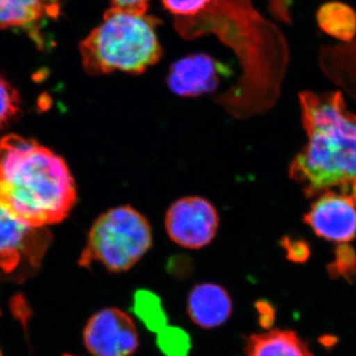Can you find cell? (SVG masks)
<instances>
[{
	"instance_id": "cell-1",
	"label": "cell",
	"mask_w": 356,
	"mask_h": 356,
	"mask_svg": "<svg viewBox=\"0 0 356 356\" xmlns=\"http://www.w3.org/2000/svg\"><path fill=\"white\" fill-rule=\"evenodd\" d=\"M77 199L65 159L36 140L0 138V205L34 228L64 221Z\"/></svg>"
},
{
	"instance_id": "cell-2",
	"label": "cell",
	"mask_w": 356,
	"mask_h": 356,
	"mask_svg": "<svg viewBox=\"0 0 356 356\" xmlns=\"http://www.w3.org/2000/svg\"><path fill=\"white\" fill-rule=\"evenodd\" d=\"M306 146L290 166V177L309 197L356 178V114L341 92L299 95Z\"/></svg>"
},
{
	"instance_id": "cell-3",
	"label": "cell",
	"mask_w": 356,
	"mask_h": 356,
	"mask_svg": "<svg viewBox=\"0 0 356 356\" xmlns=\"http://www.w3.org/2000/svg\"><path fill=\"white\" fill-rule=\"evenodd\" d=\"M159 25L154 16L111 7L79 44L84 70L91 76L142 74L163 57Z\"/></svg>"
},
{
	"instance_id": "cell-4",
	"label": "cell",
	"mask_w": 356,
	"mask_h": 356,
	"mask_svg": "<svg viewBox=\"0 0 356 356\" xmlns=\"http://www.w3.org/2000/svg\"><path fill=\"white\" fill-rule=\"evenodd\" d=\"M153 245L151 224L130 205L103 213L89 231L79 266L98 264L110 273H125L138 264Z\"/></svg>"
},
{
	"instance_id": "cell-5",
	"label": "cell",
	"mask_w": 356,
	"mask_h": 356,
	"mask_svg": "<svg viewBox=\"0 0 356 356\" xmlns=\"http://www.w3.org/2000/svg\"><path fill=\"white\" fill-rule=\"evenodd\" d=\"M216 207L200 196H187L172 204L165 214V229L173 243L189 250L210 245L217 235Z\"/></svg>"
},
{
	"instance_id": "cell-6",
	"label": "cell",
	"mask_w": 356,
	"mask_h": 356,
	"mask_svg": "<svg viewBox=\"0 0 356 356\" xmlns=\"http://www.w3.org/2000/svg\"><path fill=\"white\" fill-rule=\"evenodd\" d=\"M51 240L46 228H34L0 205V270L13 274L24 266L38 268Z\"/></svg>"
},
{
	"instance_id": "cell-7",
	"label": "cell",
	"mask_w": 356,
	"mask_h": 356,
	"mask_svg": "<svg viewBox=\"0 0 356 356\" xmlns=\"http://www.w3.org/2000/svg\"><path fill=\"white\" fill-rule=\"evenodd\" d=\"M83 341L95 356H131L139 348L135 323L125 312L116 308L103 309L89 318Z\"/></svg>"
},
{
	"instance_id": "cell-8",
	"label": "cell",
	"mask_w": 356,
	"mask_h": 356,
	"mask_svg": "<svg viewBox=\"0 0 356 356\" xmlns=\"http://www.w3.org/2000/svg\"><path fill=\"white\" fill-rule=\"evenodd\" d=\"M229 74L228 65L208 54L195 53L179 58L170 65L166 84L175 95L198 97L216 90L222 77Z\"/></svg>"
},
{
	"instance_id": "cell-9",
	"label": "cell",
	"mask_w": 356,
	"mask_h": 356,
	"mask_svg": "<svg viewBox=\"0 0 356 356\" xmlns=\"http://www.w3.org/2000/svg\"><path fill=\"white\" fill-rule=\"evenodd\" d=\"M304 222L325 240L341 243L356 236V207L350 196L325 192L312 205Z\"/></svg>"
},
{
	"instance_id": "cell-10",
	"label": "cell",
	"mask_w": 356,
	"mask_h": 356,
	"mask_svg": "<svg viewBox=\"0 0 356 356\" xmlns=\"http://www.w3.org/2000/svg\"><path fill=\"white\" fill-rule=\"evenodd\" d=\"M233 310L226 289L214 283H203L191 290L187 301L189 317L199 327L214 329L226 323Z\"/></svg>"
},
{
	"instance_id": "cell-11",
	"label": "cell",
	"mask_w": 356,
	"mask_h": 356,
	"mask_svg": "<svg viewBox=\"0 0 356 356\" xmlns=\"http://www.w3.org/2000/svg\"><path fill=\"white\" fill-rule=\"evenodd\" d=\"M58 9V0H0V29L22 28L41 44L39 25Z\"/></svg>"
},
{
	"instance_id": "cell-12",
	"label": "cell",
	"mask_w": 356,
	"mask_h": 356,
	"mask_svg": "<svg viewBox=\"0 0 356 356\" xmlns=\"http://www.w3.org/2000/svg\"><path fill=\"white\" fill-rule=\"evenodd\" d=\"M318 64L325 76L356 99V36L343 44L324 47Z\"/></svg>"
},
{
	"instance_id": "cell-13",
	"label": "cell",
	"mask_w": 356,
	"mask_h": 356,
	"mask_svg": "<svg viewBox=\"0 0 356 356\" xmlns=\"http://www.w3.org/2000/svg\"><path fill=\"white\" fill-rule=\"evenodd\" d=\"M245 356H313V353L296 332L271 330L248 339Z\"/></svg>"
},
{
	"instance_id": "cell-14",
	"label": "cell",
	"mask_w": 356,
	"mask_h": 356,
	"mask_svg": "<svg viewBox=\"0 0 356 356\" xmlns=\"http://www.w3.org/2000/svg\"><path fill=\"white\" fill-rule=\"evenodd\" d=\"M317 23L325 34L350 42L356 36V13L348 4L339 1L325 2L317 11Z\"/></svg>"
},
{
	"instance_id": "cell-15",
	"label": "cell",
	"mask_w": 356,
	"mask_h": 356,
	"mask_svg": "<svg viewBox=\"0 0 356 356\" xmlns=\"http://www.w3.org/2000/svg\"><path fill=\"white\" fill-rule=\"evenodd\" d=\"M134 314L149 331L161 332L168 325V317L158 295L147 290H140L134 295Z\"/></svg>"
},
{
	"instance_id": "cell-16",
	"label": "cell",
	"mask_w": 356,
	"mask_h": 356,
	"mask_svg": "<svg viewBox=\"0 0 356 356\" xmlns=\"http://www.w3.org/2000/svg\"><path fill=\"white\" fill-rule=\"evenodd\" d=\"M159 350L165 356H188L191 348V337L177 327H168L158 332Z\"/></svg>"
},
{
	"instance_id": "cell-17",
	"label": "cell",
	"mask_w": 356,
	"mask_h": 356,
	"mask_svg": "<svg viewBox=\"0 0 356 356\" xmlns=\"http://www.w3.org/2000/svg\"><path fill=\"white\" fill-rule=\"evenodd\" d=\"M21 113V98L17 89L0 76V131Z\"/></svg>"
},
{
	"instance_id": "cell-18",
	"label": "cell",
	"mask_w": 356,
	"mask_h": 356,
	"mask_svg": "<svg viewBox=\"0 0 356 356\" xmlns=\"http://www.w3.org/2000/svg\"><path fill=\"white\" fill-rule=\"evenodd\" d=\"M332 277L346 278L350 281L356 273V252L348 243H341L334 248V261L327 266Z\"/></svg>"
},
{
	"instance_id": "cell-19",
	"label": "cell",
	"mask_w": 356,
	"mask_h": 356,
	"mask_svg": "<svg viewBox=\"0 0 356 356\" xmlns=\"http://www.w3.org/2000/svg\"><path fill=\"white\" fill-rule=\"evenodd\" d=\"M166 10L178 17H194L202 14L212 0H161Z\"/></svg>"
},
{
	"instance_id": "cell-20",
	"label": "cell",
	"mask_w": 356,
	"mask_h": 356,
	"mask_svg": "<svg viewBox=\"0 0 356 356\" xmlns=\"http://www.w3.org/2000/svg\"><path fill=\"white\" fill-rule=\"evenodd\" d=\"M280 245L286 252L287 259L290 261L302 264L310 259V245L304 240H292L288 236H284L281 240Z\"/></svg>"
},
{
	"instance_id": "cell-21",
	"label": "cell",
	"mask_w": 356,
	"mask_h": 356,
	"mask_svg": "<svg viewBox=\"0 0 356 356\" xmlns=\"http://www.w3.org/2000/svg\"><path fill=\"white\" fill-rule=\"evenodd\" d=\"M293 0H269L271 13L276 19L285 23H291V8Z\"/></svg>"
},
{
	"instance_id": "cell-22",
	"label": "cell",
	"mask_w": 356,
	"mask_h": 356,
	"mask_svg": "<svg viewBox=\"0 0 356 356\" xmlns=\"http://www.w3.org/2000/svg\"><path fill=\"white\" fill-rule=\"evenodd\" d=\"M112 7L135 13H146L149 0H111Z\"/></svg>"
},
{
	"instance_id": "cell-23",
	"label": "cell",
	"mask_w": 356,
	"mask_h": 356,
	"mask_svg": "<svg viewBox=\"0 0 356 356\" xmlns=\"http://www.w3.org/2000/svg\"><path fill=\"white\" fill-rule=\"evenodd\" d=\"M259 313H261V324L271 325L274 320L273 309L270 308V305L266 303L261 304L259 308Z\"/></svg>"
},
{
	"instance_id": "cell-24",
	"label": "cell",
	"mask_w": 356,
	"mask_h": 356,
	"mask_svg": "<svg viewBox=\"0 0 356 356\" xmlns=\"http://www.w3.org/2000/svg\"><path fill=\"white\" fill-rule=\"evenodd\" d=\"M351 195L350 197L353 199V202L356 205V178L351 181L350 184Z\"/></svg>"
},
{
	"instance_id": "cell-25",
	"label": "cell",
	"mask_w": 356,
	"mask_h": 356,
	"mask_svg": "<svg viewBox=\"0 0 356 356\" xmlns=\"http://www.w3.org/2000/svg\"><path fill=\"white\" fill-rule=\"evenodd\" d=\"M65 356H74V355H65Z\"/></svg>"
}]
</instances>
